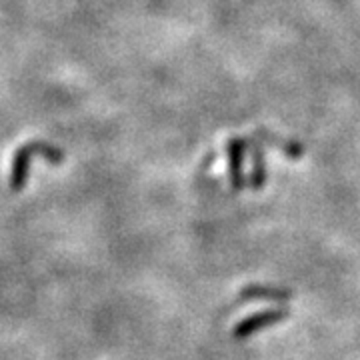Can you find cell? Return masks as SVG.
Returning a JSON list of instances; mask_svg holds the SVG:
<instances>
[{
    "label": "cell",
    "mask_w": 360,
    "mask_h": 360,
    "mask_svg": "<svg viewBox=\"0 0 360 360\" xmlns=\"http://www.w3.org/2000/svg\"><path fill=\"white\" fill-rule=\"evenodd\" d=\"M37 155L46 158V162H51V165H63L65 162V153L60 148H56L54 144L42 141L26 142L25 146H20L13 156V167H11V188L13 191H20L25 186L30 160Z\"/></svg>",
    "instance_id": "cell-1"
},
{
    "label": "cell",
    "mask_w": 360,
    "mask_h": 360,
    "mask_svg": "<svg viewBox=\"0 0 360 360\" xmlns=\"http://www.w3.org/2000/svg\"><path fill=\"white\" fill-rule=\"evenodd\" d=\"M288 316V312L284 309H270L262 310V312H257V314H250L246 316L245 321H240L234 330H232V336L236 340H246L248 336H252L258 330L266 328V326H272V324H281Z\"/></svg>",
    "instance_id": "cell-2"
},
{
    "label": "cell",
    "mask_w": 360,
    "mask_h": 360,
    "mask_svg": "<svg viewBox=\"0 0 360 360\" xmlns=\"http://www.w3.org/2000/svg\"><path fill=\"white\" fill-rule=\"evenodd\" d=\"M229 174H231V186L234 191H240L246 184L245 179V153L246 141L240 139H232L229 142Z\"/></svg>",
    "instance_id": "cell-3"
},
{
    "label": "cell",
    "mask_w": 360,
    "mask_h": 360,
    "mask_svg": "<svg viewBox=\"0 0 360 360\" xmlns=\"http://www.w3.org/2000/svg\"><path fill=\"white\" fill-rule=\"evenodd\" d=\"M292 296L288 288L283 286H269V284H248L240 290L243 300H270V302H284Z\"/></svg>",
    "instance_id": "cell-4"
},
{
    "label": "cell",
    "mask_w": 360,
    "mask_h": 360,
    "mask_svg": "<svg viewBox=\"0 0 360 360\" xmlns=\"http://www.w3.org/2000/svg\"><path fill=\"white\" fill-rule=\"evenodd\" d=\"M266 182V167H264V155H262V146L257 142L252 146V172H250V186L258 191L262 188Z\"/></svg>",
    "instance_id": "cell-5"
},
{
    "label": "cell",
    "mask_w": 360,
    "mask_h": 360,
    "mask_svg": "<svg viewBox=\"0 0 360 360\" xmlns=\"http://www.w3.org/2000/svg\"><path fill=\"white\" fill-rule=\"evenodd\" d=\"M258 141H264V142H276L274 146H278V148H283V153H286L288 156H292V158H298V156L304 155V148L298 144V142H290V141H281V139H276V136H270L266 132H258L257 134Z\"/></svg>",
    "instance_id": "cell-6"
}]
</instances>
